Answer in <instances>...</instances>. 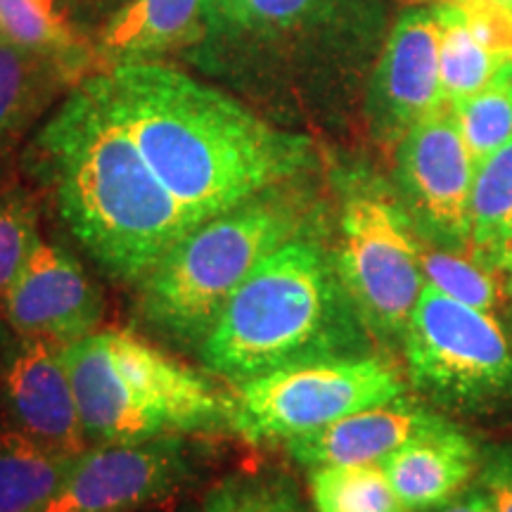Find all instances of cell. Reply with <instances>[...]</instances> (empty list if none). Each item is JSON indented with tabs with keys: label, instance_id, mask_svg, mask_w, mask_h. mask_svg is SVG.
Here are the masks:
<instances>
[{
	"label": "cell",
	"instance_id": "obj_33",
	"mask_svg": "<svg viewBox=\"0 0 512 512\" xmlns=\"http://www.w3.org/2000/svg\"><path fill=\"white\" fill-rule=\"evenodd\" d=\"M43 3H46L48 5V8L50 10H55L57 12V15H60L62 19H64V15H62V10H60V5H62V0H43Z\"/></svg>",
	"mask_w": 512,
	"mask_h": 512
},
{
	"label": "cell",
	"instance_id": "obj_4",
	"mask_svg": "<svg viewBox=\"0 0 512 512\" xmlns=\"http://www.w3.org/2000/svg\"><path fill=\"white\" fill-rule=\"evenodd\" d=\"M316 202L297 181L275 185L190 230L138 287L136 318L152 335L200 349L256 266L318 230Z\"/></svg>",
	"mask_w": 512,
	"mask_h": 512
},
{
	"label": "cell",
	"instance_id": "obj_19",
	"mask_svg": "<svg viewBox=\"0 0 512 512\" xmlns=\"http://www.w3.org/2000/svg\"><path fill=\"white\" fill-rule=\"evenodd\" d=\"M81 453L60 451L19 430H0V512H43Z\"/></svg>",
	"mask_w": 512,
	"mask_h": 512
},
{
	"label": "cell",
	"instance_id": "obj_32",
	"mask_svg": "<svg viewBox=\"0 0 512 512\" xmlns=\"http://www.w3.org/2000/svg\"><path fill=\"white\" fill-rule=\"evenodd\" d=\"M486 3L496 5V8H501L503 12H508V15L512 17V0H486Z\"/></svg>",
	"mask_w": 512,
	"mask_h": 512
},
{
	"label": "cell",
	"instance_id": "obj_13",
	"mask_svg": "<svg viewBox=\"0 0 512 512\" xmlns=\"http://www.w3.org/2000/svg\"><path fill=\"white\" fill-rule=\"evenodd\" d=\"M15 337L0 368V401L10 427L60 451L83 453L91 441L76 408L64 347L48 339Z\"/></svg>",
	"mask_w": 512,
	"mask_h": 512
},
{
	"label": "cell",
	"instance_id": "obj_1",
	"mask_svg": "<svg viewBox=\"0 0 512 512\" xmlns=\"http://www.w3.org/2000/svg\"><path fill=\"white\" fill-rule=\"evenodd\" d=\"M91 81L197 223L297 181L313 166L309 138L268 124L169 64L124 62Z\"/></svg>",
	"mask_w": 512,
	"mask_h": 512
},
{
	"label": "cell",
	"instance_id": "obj_3",
	"mask_svg": "<svg viewBox=\"0 0 512 512\" xmlns=\"http://www.w3.org/2000/svg\"><path fill=\"white\" fill-rule=\"evenodd\" d=\"M370 330L339 280L335 254L316 233L268 254L197 349L233 384L302 363L366 356Z\"/></svg>",
	"mask_w": 512,
	"mask_h": 512
},
{
	"label": "cell",
	"instance_id": "obj_5",
	"mask_svg": "<svg viewBox=\"0 0 512 512\" xmlns=\"http://www.w3.org/2000/svg\"><path fill=\"white\" fill-rule=\"evenodd\" d=\"M401 344L408 380L434 401L489 408L512 399V344L496 313L425 283Z\"/></svg>",
	"mask_w": 512,
	"mask_h": 512
},
{
	"label": "cell",
	"instance_id": "obj_26",
	"mask_svg": "<svg viewBox=\"0 0 512 512\" xmlns=\"http://www.w3.org/2000/svg\"><path fill=\"white\" fill-rule=\"evenodd\" d=\"M0 27L8 43L19 48L74 57L95 55L79 36H74L67 19L50 10L43 0H0Z\"/></svg>",
	"mask_w": 512,
	"mask_h": 512
},
{
	"label": "cell",
	"instance_id": "obj_8",
	"mask_svg": "<svg viewBox=\"0 0 512 512\" xmlns=\"http://www.w3.org/2000/svg\"><path fill=\"white\" fill-rule=\"evenodd\" d=\"M202 453L188 434L98 441L81 453L43 512H140L183 494Z\"/></svg>",
	"mask_w": 512,
	"mask_h": 512
},
{
	"label": "cell",
	"instance_id": "obj_18",
	"mask_svg": "<svg viewBox=\"0 0 512 512\" xmlns=\"http://www.w3.org/2000/svg\"><path fill=\"white\" fill-rule=\"evenodd\" d=\"M91 57L38 53L15 43H0V155L34 124L38 114L76 76Z\"/></svg>",
	"mask_w": 512,
	"mask_h": 512
},
{
	"label": "cell",
	"instance_id": "obj_34",
	"mask_svg": "<svg viewBox=\"0 0 512 512\" xmlns=\"http://www.w3.org/2000/svg\"><path fill=\"white\" fill-rule=\"evenodd\" d=\"M171 512H202V510H197V508H190V505H185V508H178V510H171Z\"/></svg>",
	"mask_w": 512,
	"mask_h": 512
},
{
	"label": "cell",
	"instance_id": "obj_2",
	"mask_svg": "<svg viewBox=\"0 0 512 512\" xmlns=\"http://www.w3.org/2000/svg\"><path fill=\"white\" fill-rule=\"evenodd\" d=\"M29 164L53 188L79 245L119 283H143L200 226L150 169L91 79L38 131Z\"/></svg>",
	"mask_w": 512,
	"mask_h": 512
},
{
	"label": "cell",
	"instance_id": "obj_24",
	"mask_svg": "<svg viewBox=\"0 0 512 512\" xmlns=\"http://www.w3.org/2000/svg\"><path fill=\"white\" fill-rule=\"evenodd\" d=\"M422 275L427 285L437 287L446 297L486 313H496V316L501 311V273L482 264L470 252L432 247L422 242Z\"/></svg>",
	"mask_w": 512,
	"mask_h": 512
},
{
	"label": "cell",
	"instance_id": "obj_15",
	"mask_svg": "<svg viewBox=\"0 0 512 512\" xmlns=\"http://www.w3.org/2000/svg\"><path fill=\"white\" fill-rule=\"evenodd\" d=\"M76 408L88 441L145 439L171 434L150 413L114 368L105 332H95L62 349Z\"/></svg>",
	"mask_w": 512,
	"mask_h": 512
},
{
	"label": "cell",
	"instance_id": "obj_22",
	"mask_svg": "<svg viewBox=\"0 0 512 512\" xmlns=\"http://www.w3.org/2000/svg\"><path fill=\"white\" fill-rule=\"evenodd\" d=\"M316 512H408L382 463L309 467Z\"/></svg>",
	"mask_w": 512,
	"mask_h": 512
},
{
	"label": "cell",
	"instance_id": "obj_30",
	"mask_svg": "<svg viewBox=\"0 0 512 512\" xmlns=\"http://www.w3.org/2000/svg\"><path fill=\"white\" fill-rule=\"evenodd\" d=\"M245 5V0H204V19H207V31L214 34H228L233 27L235 17Z\"/></svg>",
	"mask_w": 512,
	"mask_h": 512
},
{
	"label": "cell",
	"instance_id": "obj_12",
	"mask_svg": "<svg viewBox=\"0 0 512 512\" xmlns=\"http://www.w3.org/2000/svg\"><path fill=\"white\" fill-rule=\"evenodd\" d=\"M114 368L138 401L171 434L221 432L235 427V396L136 332H105Z\"/></svg>",
	"mask_w": 512,
	"mask_h": 512
},
{
	"label": "cell",
	"instance_id": "obj_14",
	"mask_svg": "<svg viewBox=\"0 0 512 512\" xmlns=\"http://www.w3.org/2000/svg\"><path fill=\"white\" fill-rule=\"evenodd\" d=\"M444 422V415L403 394L351 413L323 430L299 434L285 441V448L304 467L384 463L403 444Z\"/></svg>",
	"mask_w": 512,
	"mask_h": 512
},
{
	"label": "cell",
	"instance_id": "obj_11",
	"mask_svg": "<svg viewBox=\"0 0 512 512\" xmlns=\"http://www.w3.org/2000/svg\"><path fill=\"white\" fill-rule=\"evenodd\" d=\"M105 302L81 261L60 245L41 240L5 292L0 316L19 337L67 344L98 330Z\"/></svg>",
	"mask_w": 512,
	"mask_h": 512
},
{
	"label": "cell",
	"instance_id": "obj_20",
	"mask_svg": "<svg viewBox=\"0 0 512 512\" xmlns=\"http://www.w3.org/2000/svg\"><path fill=\"white\" fill-rule=\"evenodd\" d=\"M467 252L496 273L512 275V140L477 164Z\"/></svg>",
	"mask_w": 512,
	"mask_h": 512
},
{
	"label": "cell",
	"instance_id": "obj_25",
	"mask_svg": "<svg viewBox=\"0 0 512 512\" xmlns=\"http://www.w3.org/2000/svg\"><path fill=\"white\" fill-rule=\"evenodd\" d=\"M475 164L512 140V62L503 64L482 91L451 107Z\"/></svg>",
	"mask_w": 512,
	"mask_h": 512
},
{
	"label": "cell",
	"instance_id": "obj_9",
	"mask_svg": "<svg viewBox=\"0 0 512 512\" xmlns=\"http://www.w3.org/2000/svg\"><path fill=\"white\" fill-rule=\"evenodd\" d=\"M475 159L451 107L422 119L396 145V185L420 238L444 249H470Z\"/></svg>",
	"mask_w": 512,
	"mask_h": 512
},
{
	"label": "cell",
	"instance_id": "obj_29",
	"mask_svg": "<svg viewBox=\"0 0 512 512\" xmlns=\"http://www.w3.org/2000/svg\"><path fill=\"white\" fill-rule=\"evenodd\" d=\"M477 484L496 512H512V446H494L482 456Z\"/></svg>",
	"mask_w": 512,
	"mask_h": 512
},
{
	"label": "cell",
	"instance_id": "obj_27",
	"mask_svg": "<svg viewBox=\"0 0 512 512\" xmlns=\"http://www.w3.org/2000/svg\"><path fill=\"white\" fill-rule=\"evenodd\" d=\"M41 245L38 207L27 190H0V302Z\"/></svg>",
	"mask_w": 512,
	"mask_h": 512
},
{
	"label": "cell",
	"instance_id": "obj_35",
	"mask_svg": "<svg viewBox=\"0 0 512 512\" xmlns=\"http://www.w3.org/2000/svg\"><path fill=\"white\" fill-rule=\"evenodd\" d=\"M0 43H8V38H5V31L0 27Z\"/></svg>",
	"mask_w": 512,
	"mask_h": 512
},
{
	"label": "cell",
	"instance_id": "obj_21",
	"mask_svg": "<svg viewBox=\"0 0 512 512\" xmlns=\"http://www.w3.org/2000/svg\"><path fill=\"white\" fill-rule=\"evenodd\" d=\"M439 19V69L441 91L448 107L482 91L510 57L491 48L477 34L456 0L432 3Z\"/></svg>",
	"mask_w": 512,
	"mask_h": 512
},
{
	"label": "cell",
	"instance_id": "obj_17",
	"mask_svg": "<svg viewBox=\"0 0 512 512\" xmlns=\"http://www.w3.org/2000/svg\"><path fill=\"white\" fill-rule=\"evenodd\" d=\"M204 34V0H131L100 31L95 60L110 67L150 60L200 41Z\"/></svg>",
	"mask_w": 512,
	"mask_h": 512
},
{
	"label": "cell",
	"instance_id": "obj_16",
	"mask_svg": "<svg viewBox=\"0 0 512 512\" xmlns=\"http://www.w3.org/2000/svg\"><path fill=\"white\" fill-rule=\"evenodd\" d=\"M479 463L475 441L444 422L403 444L382 467L408 512H430L465 491Z\"/></svg>",
	"mask_w": 512,
	"mask_h": 512
},
{
	"label": "cell",
	"instance_id": "obj_28",
	"mask_svg": "<svg viewBox=\"0 0 512 512\" xmlns=\"http://www.w3.org/2000/svg\"><path fill=\"white\" fill-rule=\"evenodd\" d=\"M320 0H245L228 34H275V31L294 29L304 17H309Z\"/></svg>",
	"mask_w": 512,
	"mask_h": 512
},
{
	"label": "cell",
	"instance_id": "obj_10",
	"mask_svg": "<svg viewBox=\"0 0 512 512\" xmlns=\"http://www.w3.org/2000/svg\"><path fill=\"white\" fill-rule=\"evenodd\" d=\"M441 107L439 19L434 5H422L403 12L384 43L368 91L370 128L380 143L396 147Z\"/></svg>",
	"mask_w": 512,
	"mask_h": 512
},
{
	"label": "cell",
	"instance_id": "obj_23",
	"mask_svg": "<svg viewBox=\"0 0 512 512\" xmlns=\"http://www.w3.org/2000/svg\"><path fill=\"white\" fill-rule=\"evenodd\" d=\"M202 512H306L294 479L278 467L230 472L204 494Z\"/></svg>",
	"mask_w": 512,
	"mask_h": 512
},
{
	"label": "cell",
	"instance_id": "obj_7",
	"mask_svg": "<svg viewBox=\"0 0 512 512\" xmlns=\"http://www.w3.org/2000/svg\"><path fill=\"white\" fill-rule=\"evenodd\" d=\"M403 394L406 380L382 356L302 363L240 384L233 430L254 444H285Z\"/></svg>",
	"mask_w": 512,
	"mask_h": 512
},
{
	"label": "cell",
	"instance_id": "obj_6",
	"mask_svg": "<svg viewBox=\"0 0 512 512\" xmlns=\"http://www.w3.org/2000/svg\"><path fill=\"white\" fill-rule=\"evenodd\" d=\"M332 254L370 335L401 342L425 290L422 238L403 204L380 190L349 192Z\"/></svg>",
	"mask_w": 512,
	"mask_h": 512
},
{
	"label": "cell",
	"instance_id": "obj_31",
	"mask_svg": "<svg viewBox=\"0 0 512 512\" xmlns=\"http://www.w3.org/2000/svg\"><path fill=\"white\" fill-rule=\"evenodd\" d=\"M430 512H496V510L494 505H491L489 496H486V491L477 484L475 489L460 491L456 498H451V501L439 505V508H434Z\"/></svg>",
	"mask_w": 512,
	"mask_h": 512
}]
</instances>
